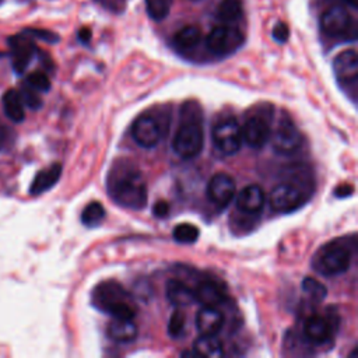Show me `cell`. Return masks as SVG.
I'll use <instances>...</instances> for the list:
<instances>
[{"label": "cell", "mask_w": 358, "mask_h": 358, "mask_svg": "<svg viewBox=\"0 0 358 358\" xmlns=\"http://www.w3.org/2000/svg\"><path fill=\"white\" fill-rule=\"evenodd\" d=\"M109 197L122 207L141 210L147 204V185L141 171L130 159L122 158L112 164L106 176Z\"/></svg>", "instance_id": "obj_1"}, {"label": "cell", "mask_w": 358, "mask_h": 358, "mask_svg": "<svg viewBox=\"0 0 358 358\" xmlns=\"http://www.w3.org/2000/svg\"><path fill=\"white\" fill-rule=\"evenodd\" d=\"M201 112L196 102H186L180 112V124L173 136L172 148L182 159L197 157L203 148Z\"/></svg>", "instance_id": "obj_2"}, {"label": "cell", "mask_w": 358, "mask_h": 358, "mask_svg": "<svg viewBox=\"0 0 358 358\" xmlns=\"http://www.w3.org/2000/svg\"><path fill=\"white\" fill-rule=\"evenodd\" d=\"M91 302L98 310L110 315L112 317L133 319L136 315L131 295L122 284L113 280L99 282L92 289Z\"/></svg>", "instance_id": "obj_3"}, {"label": "cell", "mask_w": 358, "mask_h": 358, "mask_svg": "<svg viewBox=\"0 0 358 358\" xmlns=\"http://www.w3.org/2000/svg\"><path fill=\"white\" fill-rule=\"evenodd\" d=\"M355 252V236H343L323 245L313 257V267L323 275H338L348 270Z\"/></svg>", "instance_id": "obj_4"}, {"label": "cell", "mask_w": 358, "mask_h": 358, "mask_svg": "<svg viewBox=\"0 0 358 358\" xmlns=\"http://www.w3.org/2000/svg\"><path fill=\"white\" fill-rule=\"evenodd\" d=\"M310 190L299 179L285 180L275 185L268 196L271 210L278 213H291L299 208L309 197Z\"/></svg>", "instance_id": "obj_5"}, {"label": "cell", "mask_w": 358, "mask_h": 358, "mask_svg": "<svg viewBox=\"0 0 358 358\" xmlns=\"http://www.w3.org/2000/svg\"><path fill=\"white\" fill-rule=\"evenodd\" d=\"M320 28L329 36H344L348 39H355L357 36L352 17L341 6H333L322 14Z\"/></svg>", "instance_id": "obj_6"}, {"label": "cell", "mask_w": 358, "mask_h": 358, "mask_svg": "<svg viewBox=\"0 0 358 358\" xmlns=\"http://www.w3.org/2000/svg\"><path fill=\"white\" fill-rule=\"evenodd\" d=\"M211 138L217 150L222 154H235L236 151H239L243 143L242 127L234 117L222 119L213 127Z\"/></svg>", "instance_id": "obj_7"}, {"label": "cell", "mask_w": 358, "mask_h": 358, "mask_svg": "<svg viewBox=\"0 0 358 358\" xmlns=\"http://www.w3.org/2000/svg\"><path fill=\"white\" fill-rule=\"evenodd\" d=\"M270 138L274 151L284 155L294 154L302 143V136L296 124L285 113H282V116L280 117L273 134H270Z\"/></svg>", "instance_id": "obj_8"}, {"label": "cell", "mask_w": 358, "mask_h": 358, "mask_svg": "<svg viewBox=\"0 0 358 358\" xmlns=\"http://www.w3.org/2000/svg\"><path fill=\"white\" fill-rule=\"evenodd\" d=\"M334 74L341 88L351 91V98L355 99L358 87V56L357 52L350 49L337 55L333 62Z\"/></svg>", "instance_id": "obj_9"}, {"label": "cell", "mask_w": 358, "mask_h": 358, "mask_svg": "<svg viewBox=\"0 0 358 358\" xmlns=\"http://www.w3.org/2000/svg\"><path fill=\"white\" fill-rule=\"evenodd\" d=\"M270 110L252 113L245 120V124L242 126V138L249 147L262 148L270 140Z\"/></svg>", "instance_id": "obj_10"}, {"label": "cell", "mask_w": 358, "mask_h": 358, "mask_svg": "<svg viewBox=\"0 0 358 358\" xmlns=\"http://www.w3.org/2000/svg\"><path fill=\"white\" fill-rule=\"evenodd\" d=\"M243 43V34L229 25H220L210 31L206 39L207 48L215 55H227Z\"/></svg>", "instance_id": "obj_11"}, {"label": "cell", "mask_w": 358, "mask_h": 358, "mask_svg": "<svg viewBox=\"0 0 358 358\" xmlns=\"http://www.w3.org/2000/svg\"><path fill=\"white\" fill-rule=\"evenodd\" d=\"M161 122L151 113L138 115L131 127V134L134 141L143 148H152L158 144L162 137Z\"/></svg>", "instance_id": "obj_12"}, {"label": "cell", "mask_w": 358, "mask_h": 358, "mask_svg": "<svg viewBox=\"0 0 358 358\" xmlns=\"http://www.w3.org/2000/svg\"><path fill=\"white\" fill-rule=\"evenodd\" d=\"M236 194V185L231 175L225 172L214 173L207 185L208 200L220 208H225Z\"/></svg>", "instance_id": "obj_13"}, {"label": "cell", "mask_w": 358, "mask_h": 358, "mask_svg": "<svg viewBox=\"0 0 358 358\" xmlns=\"http://www.w3.org/2000/svg\"><path fill=\"white\" fill-rule=\"evenodd\" d=\"M8 46H10L11 64L14 71L18 74L24 73L36 52V46L32 38L25 32L13 35L8 38Z\"/></svg>", "instance_id": "obj_14"}, {"label": "cell", "mask_w": 358, "mask_h": 358, "mask_svg": "<svg viewBox=\"0 0 358 358\" xmlns=\"http://www.w3.org/2000/svg\"><path fill=\"white\" fill-rule=\"evenodd\" d=\"M334 326L333 320L323 315H310L303 323V336L305 338L317 345L330 343L333 338Z\"/></svg>", "instance_id": "obj_15"}, {"label": "cell", "mask_w": 358, "mask_h": 358, "mask_svg": "<svg viewBox=\"0 0 358 358\" xmlns=\"http://www.w3.org/2000/svg\"><path fill=\"white\" fill-rule=\"evenodd\" d=\"M236 208L245 214H256L259 213L264 203L266 196L260 186L248 185L236 194Z\"/></svg>", "instance_id": "obj_16"}, {"label": "cell", "mask_w": 358, "mask_h": 358, "mask_svg": "<svg viewBox=\"0 0 358 358\" xmlns=\"http://www.w3.org/2000/svg\"><path fill=\"white\" fill-rule=\"evenodd\" d=\"M194 298L203 306H220L225 301L224 287L214 280H203L194 288Z\"/></svg>", "instance_id": "obj_17"}, {"label": "cell", "mask_w": 358, "mask_h": 358, "mask_svg": "<svg viewBox=\"0 0 358 358\" xmlns=\"http://www.w3.org/2000/svg\"><path fill=\"white\" fill-rule=\"evenodd\" d=\"M224 326V315L217 306H203L196 315V327L200 334H217Z\"/></svg>", "instance_id": "obj_18"}, {"label": "cell", "mask_w": 358, "mask_h": 358, "mask_svg": "<svg viewBox=\"0 0 358 358\" xmlns=\"http://www.w3.org/2000/svg\"><path fill=\"white\" fill-rule=\"evenodd\" d=\"M165 295H166V299L173 306H178V308L187 306L196 302L194 289L190 288V285L182 280H169L165 287Z\"/></svg>", "instance_id": "obj_19"}, {"label": "cell", "mask_w": 358, "mask_h": 358, "mask_svg": "<svg viewBox=\"0 0 358 358\" xmlns=\"http://www.w3.org/2000/svg\"><path fill=\"white\" fill-rule=\"evenodd\" d=\"M60 175H62V165L59 162H55L48 168L39 171L29 186V193L36 196L48 192L59 182Z\"/></svg>", "instance_id": "obj_20"}, {"label": "cell", "mask_w": 358, "mask_h": 358, "mask_svg": "<svg viewBox=\"0 0 358 358\" xmlns=\"http://www.w3.org/2000/svg\"><path fill=\"white\" fill-rule=\"evenodd\" d=\"M106 333L109 338L116 343H131L136 340L138 329L133 319L113 317V320L106 327Z\"/></svg>", "instance_id": "obj_21"}, {"label": "cell", "mask_w": 358, "mask_h": 358, "mask_svg": "<svg viewBox=\"0 0 358 358\" xmlns=\"http://www.w3.org/2000/svg\"><path fill=\"white\" fill-rule=\"evenodd\" d=\"M1 105H3V110H4L6 116L11 122L20 123L24 120V117H25L24 102L17 90H13V88L7 90L1 96Z\"/></svg>", "instance_id": "obj_22"}, {"label": "cell", "mask_w": 358, "mask_h": 358, "mask_svg": "<svg viewBox=\"0 0 358 358\" xmlns=\"http://www.w3.org/2000/svg\"><path fill=\"white\" fill-rule=\"evenodd\" d=\"M193 350L196 355L218 358L224 355V345L215 334H201L196 338Z\"/></svg>", "instance_id": "obj_23"}, {"label": "cell", "mask_w": 358, "mask_h": 358, "mask_svg": "<svg viewBox=\"0 0 358 358\" xmlns=\"http://www.w3.org/2000/svg\"><path fill=\"white\" fill-rule=\"evenodd\" d=\"M201 39V31L196 25H186L180 28L175 36L173 41L180 49H192L199 45Z\"/></svg>", "instance_id": "obj_24"}, {"label": "cell", "mask_w": 358, "mask_h": 358, "mask_svg": "<svg viewBox=\"0 0 358 358\" xmlns=\"http://www.w3.org/2000/svg\"><path fill=\"white\" fill-rule=\"evenodd\" d=\"M217 17L225 24L238 21L242 17V4L239 0H222L217 8Z\"/></svg>", "instance_id": "obj_25"}, {"label": "cell", "mask_w": 358, "mask_h": 358, "mask_svg": "<svg viewBox=\"0 0 358 358\" xmlns=\"http://www.w3.org/2000/svg\"><path fill=\"white\" fill-rule=\"evenodd\" d=\"M105 217V207L99 201H91L81 213V222L87 227L98 225Z\"/></svg>", "instance_id": "obj_26"}, {"label": "cell", "mask_w": 358, "mask_h": 358, "mask_svg": "<svg viewBox=\"0 0 358 358\" xmlns=\"http://www.w3.org/2000/svg\"><path fill=\"white\" fill-rule=\"evenodd\" d=\"M200 235V231L196 225L193 224H189V222H183V224H179L173 228V232H172V236L176 242L179 243H193L197 241Z\"/></svg>", "instance_id": "obj_27"}, {"label": "cell", "mask_w": 358, "mask_h": 358, "mask_svg": "<svg viewBox=\"0 0 358 358\" xmlns=\"http://www.w3.org/2000/svg\"><path fill=\"white\" fill-rule=\"evenodd\" d=\"M173 0H145L147 14L154 21H162L168 17Z\"/></svg>", "instance_id": "obj_28"}, {"label": "cell", "mask_w": 358, "mask_h": 358, "mask_svg": "<svg viewBox=\"0 0 358 358\" xmlns=\"http://www.w3.org/2000/svg\"><path fill=\"white\" fill-rule=\"evenodd\" d=\"M301 287H302V291L315 302L323 301L327 295L326 287L319 280H316L313 277H305Z\"/></svg>", "instance_id": "obj_29"}, {"label": "cell", "mask_w": 358, "mask_h": 358, "mask_svg": "<svg viewBox=\"0 0 358 358\" xmlns=\"http://www.w3.org/2000/svg\"><path fill=\"white\" fill-rule=\"evenodd\" d=\"M185 327H186V316L182 310L176 309L171 317H169V322H168V333L171 337L173 338H178L183 334L185 331Z\"/></svg>", "instance_id": "obj_30"}, {"label": "cell", "mask_w": 358, "mask_h": 358, "mask_svg": "<svg viewBox=\"0 0 358 358\" xmlns=\"http://www.w3.org/2000/svg\"><path fill=\"white\" fill-rule=\"evenodd\" d=\"M27 83L35 91L46 92L50 90V80L43 71H32L31 74H28Z\"/></svg>", "instance_id": "obj_31"}, {"label": "cell", "mask_w": 358, "mask_h": 358, "mask_svg": "<svg viewBox=\"0 0 358 358\" xmlns=\"http://www.w3.org/2000/svg\"><path fill=\"white\" fill-rule=\"evenodd\" d=\"M18 92H20V96H21L24 105H27L29 109L36 110V109H39L42 106V99L38 95V91H35L29 85L28 87H22L21 91H18Z\"/></svg>", "instance_id": "obj_32"}, {"label": "cell", "mask_w": 358, "mask_h": 358, "mask_svg": "<svg viewBox=\"0 0 358 358\" xmlns=\"http://www.w3.org/2000/svg\"><path fill=\"white\" fill-rule=\"evenodd\" d=\"M27 35H29L31 38H36L41 41H45L48 43H56L59 42V35L49 31V29H43V28H27L24 31Z\"/></svg>", "instance_id": "obj_33"}, {"label": "cell", "mask_w": 358, "mask_h": 358, "mask_svg": "<svg viewBox=\"0 0 358 358\" xmlns=\"http://www.w3.org/2000/svg\"><path fill=\"white\" fill-rule=\"evenodd\" d=\"M271 35H273V38H274L275 42L284 43V42H287L288 38H289V28H288V25H287L285 22L280 21V22H277V24L274 25Z\"/></svg>", "instance_id": "obj_34"}, {"label": "cell", "mask_w": 358, "mask_h": 358, "mask_svg": "<svg viewBox=\"0 0 358 358\" xmlns=\"http://www.w3.org/2000/svg\"><path fill=\"white\" fill-rule=\"evenodd\" d=\"M168 211H169V204L164 200H159L154 204L152 207V213L155 217H159V218H164L168 215Z\"/></svg>", "instance_id": "obj_35"}, {"label": "cell", "mask_w": 358, "mask_h": 358, "mask_svg": "<svg viewBox=\"0 0 358 358\" xmlns=\"http://www.w3.org/2000/svg\"><path fill=\"white\" fill-rule=\"evenodd\" d=\"M352 190H354V187L351 186V185H341V186H338L337 189H336V194L338 196V197H347V196H351L352 194Z\"/></svg>", "instance_id": "obj_36"}, {"label": "cell", "mask_w": 358, "mask_h": 358, "mask_svg": "<svg viewBox=\"0 0 358 358\" xmlns=\"http://www.w3.org/2000/svg\"><path fill=\"white\" fill-rule=\"evenodd\" d=\"M78 39L83 42V43H88L90 39H91V29L88 28H81L78 31Z\"/></svg>", "instance_id": "obj_37"}, {"label": "cell", "mask_w": 358, "mask_h": 358, "mask_svg": "<svg viewBox=\"0 0 358 358\" xmlns=\"http://www.w3.org/2000/svg\"><path fill=\"white\" fill-rule=\"evenodd\" d=\"M6 140H7V129L3 124H0V150L4 147Z\"/></svg>", "instance_id": "obj_38"}, {"label": "cell", "mask_w": 358, "mask_h": 358, "mask_svg": "<svg viewBox=\"0 0 358 358\" xmlns=\"http://www.w3.org/2000/svg\"><path fill=\"white\" fill-rule=\"evenodd\" d=\"M348 6H351V7H357V0H344Z\"/></svg>", "instance_id": "obj_39"}, {"label": "cell", "mask_w": 358, "mask_h": 358, "mask_svg": "<svg viewBox=\"0 0 358 358\" xmlns=\"http://www.w3.org/2000/svg\"><path fill=\"white\" fill-rule=\"evenodd\" d=\"M98 1H102V3H108V4H110V3H112V0H98Z\"/></svg>", "instance_id": "obj_40"}, {"label": "cell", "mask_w": 358, "mask_h": 358, "mask_svg": "<svg viewBox=\"0 0 358 358\" xmlns=\"http://www.w3.org/2000/svg\"><path fill=\"white\" fill-rule=\"evenodd\" d=\"M3 55H4V53H1V52H0V56H3Z\"/></svg>", "instance_id": "obj_41"}]
</instances>
